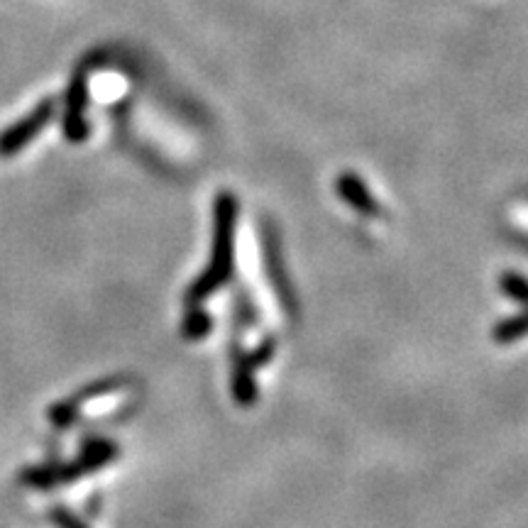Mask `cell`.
Segmentation results:
<instances>
[{
  "instance_id": "1",
  "label": "cell",
  "mask_w": 528,
  "mask_h": 528,
  "mask_svg": "<svg viewBox=\"0 0 528 528\" xmlns=\"http://www.w3.org/2000/svg\"><path fill=\"white\" fill-rule=\"evenodd\" d=\"M235 206L233 196L223 194L216 208V242H213V257L203 277L189 289V301H201L208 294L225 284L233 269V233H235Z\"/></svg>"
},
{
  "instance_id": "3",
  "label": "cell",
  "mask_w": 528,
  "mask_h": 528,
  "mask_svg": "<svg viewBox=\"0 0 528 528\" xmlns=\"http://www.w3.org/2000/svg\"><path fill=\"white\" fill-rule=\"evenodd\" d=\"M86 108H88V81L84 74H76L74 79H71L69 91H66V106H64V135L69 142L86 140L88 135Z\"/></svg>"
},
{
  "instance_id": "4",
  "label": "cell",
  "mask_w": 528,
  "mask_h": 528,
  "mask_svg": "<svg viewBox=\"0 0 528 528\" xmlns=\"http://www.w3.org/2000/svg\"><path fill=\"white\" fill-rule=\"evenodd\" d=\"M338 191L343 194V198L352 206L357 208V211L362 213H377V203H374V198L367 194L365 184H362L360 179H357L355 174H343L338 181Z\"/></svg>"
},
{
  "instance_id": "6",
  "label": "cell",
  "mask_w": 528,
  "mask_h": 528,
  "mask_svg": "<svg viewBox=\"0 0 528 528\" xmlns=\"http://www.w3.org/2000/svg\"><path fill=\"white\" fill-rule=\"evenodd\" d=\"M211 323H208V318L203 316L201 311H191L189 318H186V333L191 335V338H201V335H206V330Z\"/></svg>"
},
{
  "instance_id": "7",
  "label": "cell",
  "mask_w": 528,
  "mask_h": 528,
  "mask_svg": "<svg viewBox=\"0 0 528 528\" xmlns=\"http://www.w3.org/2000/svg\"><path fill=\"white\" fill-rule=\"evenodd\" d=\"M504 291L509 296H514L516 301H524L526 299V279L519 277V274H506Z\"/></svg>"
},
{
  "instance_id": "8",
  "label": "cell",
  "mask_w": 528,
  "mask_h": 528,
  "mask_svg": "<svg viewBox=\"0 0 528 528\" xmlns=\"http://www.w3.org/2000/svg\"><path fill=\"white\" fill-rule=\"evenodd\" d=\"M54 519H57V524L62 528H84L79 524V521L74 519V516L66 514V511H57V514H54Z\"/></svg>"
},
{
  "instance_id": "2",
  "label": "cell",
  "mask_w": 528,
  "mask_h": 528,
  "mask_svg": "<svg viewBox=\"0 0 528 528\" xmlns=\"http://www.w3.org/2000/svg\"><path fill=\"white\" fill-rule=\"evenodd\" d=\"M54 118V101H44L32 113L18 123L10 125L8 130L0 132V157H10V154L20 152L22 147L30 145L40 132L47 128L49 120Z\"/></svg>"
},
{
  "instance_id": "5",
  "label": "cell",
  "mask_w": 528,
  "mask_h": 528,
  "mask_svg": "<svg viewBox=\"0 0 528 528\" xmlns=\"http://www.w3.org/2000/svg\"><path fill=\"white\" fill-rule=\"evenodd\" d=\"M524 328H526L524 316L509 318V321H504L502 326L497 328V340L499 343H514V340H519L521 335H524Z\"/></svg>"
}]
</instances>
